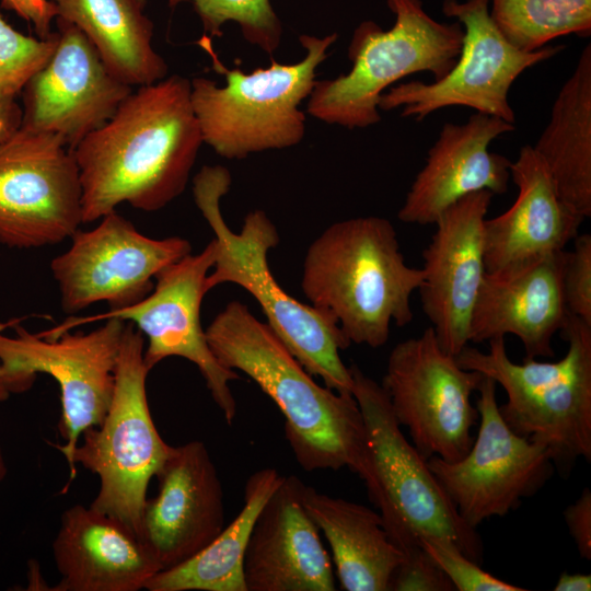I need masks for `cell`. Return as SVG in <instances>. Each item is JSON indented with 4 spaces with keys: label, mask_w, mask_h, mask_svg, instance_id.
Returning a JSON list of instances; mask_svg holds the SVG:
<instances>
[{
    "label": "cell",
    "mask_w": 591,
    "mask_h": 591,
    "mask_svg": "<svg viewBox=\"0 0 591 591\" xmlns=\"http://www.w3.org/2000/svg\"><path fill=\"white\" fill-rule=\"evenodd\" d=\"M569 534L581 558L591 559V490L584 488L579 498L564 511Z\"/></svg>",
    "instance_id": "cell-35"
},
{
    "label": "cell",
    "mask_w": 591,
    "mask_h": 591,
    "mask_svg": "<svg viewBox=\"0 0 591 591\" xmlns=\"http://www.w3.org/2000/svg\"><path fill=\"white\" fill-rule=\"evenodd\" d=\"M512 206L484 222L486 273L507 276L565 250L584 220L560 199L543 159L526 144L510 166Z\"/></svg>",
    "instance_id": "cell-22"
},
{
    "label": "cell",
    "mask_w": 591,
    "mask_h": 591,
    "mask_svg": "<svg viewBox=\"0 0 591 591\" xmlns=\"http://www.w3.org/2000/svg\"><path fill=\"white\" fill-rule=\"evenodd\" d=\"M560 199L575 213L591 216V46L560 88L551 117L533 146Z\"/></svg>",
    "instance_id": "cell-26"
},
{
    "label": "cell",
    "mask_w": 591,
    "mask_h": 591,
    "mask_svg": "<svg viewBox=\"0 0 591 591\" xmlns=\"http://www.w3.org/2000/svg\"><path fill=\"white\" fill-rule=\"evenodd\" d=\"M16 97H0V143L22 125V107Z\"/></svg>",
    "instance_id": "cell-37"
},
{
    "label": "cell",
    "mask_w": 591,
    "mask_h": 591,
    "mask_svg": "<svg viewBox=\"0 0 591 591\" xmlns=\"http://www.w3.org/2000/svg\"><path fill=\"white\" fill-rule=\"evenodd\" d=\"M514 129L513 124L477 112L466 123H445L406 195L398 219L434 224L448 207L470 194H505L511 179V161L488 147Z\"/></svg>",
    "instance_id": "cell-20"
},
{
    "label": "cell",
    "mask_w": 591,
    "mask_h": 591,
    "mask_svg": "<svg viewBox=\"0 0 591 591\" xmlns=\"http://www.w3.org/2000/svg\"><path fill=\"white\" fill-rule=\"evenodd\" d=\"M1 8L14 12L31 24L38 38H47L51 33V22L57 18V9L49 0H1Z\"/></svg>",
    "instance_id": "cell-36"
},
{
    "label": "cell",
    "mask_w": 591,
    "mask_h": 591,
    "mask_svg": "<svg viewBox=\"0 0 591 591\" xmlns=\"http://www.w3.org/2000/svg\"><path fill=\"white\" fill-rule=\"evenodd\" d=\"M304 483L283 476L254 523L243 572L247 591H334L320 530L302 501Z\"/></svg>",
    "instance_id": "cell-21"
},
{
    "label": "cell",
    "mask_w": 591,
    "mask_h": 591,
    "mask_svg": "<svg viewBox=\"0 0 591 591\" xmlns=\"http://www.w3.org/2000/svg\"><path fill=\"white\" fill-rule=\"evenodd\" d=\"M138 3H140L142 7H146L147 0H136Z\"/></svg>",
    "instance_id": "cell-41"
},
{
    "label": "cell",
    "mask_w": 591,
    "mask_h": 591,
    "mask_svg": "<svg viewBox=\"0 0 591 591\" xmlns=\"http://www.w3.org/2000/svg\"><path fill=\"white\" fill-rule=\"evenodd\" d=\"M143 355V335L126 322L108 410L100 425L82 432L83 441L72 454L74 466L79 463L100 478L90 507L120 521L138 536L148 485L172 447L151 417L146 389L150 370Z\"/></svg>",
    "instance_id": "cell-9"
},
{
    "label": "cell",
    "mask_w": 591,
    "mask_h": 591,
    "mask_svg": "<svg viewBox=\"0 0 591 591\" xmlns=\"http://www.w3.org/2000/svg\"><path fill=\"white\" fill-rule=\"evenodd\" d=\"M489 15L506 40L522 51L591 32V0H489Z\"/></svg>",
    "instance_id": "cell-29"
},
{
    "label": "cell",
    "mask_w": 591,
    "mask_h": 591,
    "mask_svg": "<svg viewBox=\"0 0 591 591\" xmlns=\"http://www.w3.org/2000/svg\"><path fill=\"white\" fill-rule=\"evenodd\" d=\"M5 474H7V466H5V462H4V459L0 449V480L4 478Z\"/></svg>",
    "instance_id": "cell-40"
},
{
    "label": "cell",
    "mask_w": 591,
    "mask_h": 591,
    "mask_svg": "<svg viewBox=\"0 0 591 591\" xmlns=\"http://www.w3.org/2000/svg\"><path fill=\"white\" fill-rule=\"evenodd\" d=\"M104 321L89 333L66 331L51 338L19 325L14 337L0 334V362L7 371L32 381L38 373H46L60 387L58 431L66 442L55 447L68 462L70 480L76 476L72 454L79 438L85 429L102 422L114 393L126 322L115 317Z\"/></svg>",
    "instance_id": "cell-14"
},
{
    "label": "cell",
    "mask_w": 591,
    "mask_h": 591,
    "mask_svg": "<svg viewBox=\"0 0 591 591\" xmlns=\"http://www.w3.org/2000/svg\"><path fill=\"white\" fill-rule=\"evenodd\" d=\"M100 220L91 230H78L50 263L67 313L99 302L109 310L132 305L152 291L164 268L192 253L188 240L149 237L116 210Z\"/></svg>",
    "instance_id": "cell-16"
},
{
    "label": "cell",
    "mask_w": 591,
    "mask_h": 591,
    "mask_svg": "<svg viewBox=\"0 0 591 591\" xmlns=\"http://www.w3.org/2000/svg\"><path fill=\"white\" fill-rule=\"evenodd\" d=\"M567 253L564 270V297L570 314L591 324V235H577Z\"/></svg>",
    "instance_id": "cell-33"
},
{
    "label": "cell",
    "mask_w": 591,
    "mask_h": 591,
    "mask_svg": "<svg viewBox=\"0 0 591 591\" xmlns=\"http://www.w3.org/2000/svg\"><path fill=\"white\" fill-rule=\"evenodd\" d=\"M305 510L327 540L340 588L346 591H389L404 559L380 513L304 484Z\"/></svg>",
    "instance_id": "cell-25"
},
{
    "label": "cell",
    "mask_w": 591,
    "mask_h": 591,
    "mask_svg": "<svg viewBox=\"0 0 591 591\" xmlns=\"http://www.w3.org/2000/svg\"><path fill=\"white\" fill-rule=\"evenodd\" d=\"M555 591H589L591 590V575L560 573L555 587Z\"/></svg>",
    "instance_id": "cell-39"
},
{
    "label": "cell",
    "mask_w": 591,
    "mask_h": 591,
    "mask_svg": "<svg viewBox=\"0 0 591 591\" xmlns=\"http://www.w3.org/2000/svg\"><path fill=\"white\" fill-rule=\"evenodd\" d=\"M560 332L568 348L558 361L515 363L505 337L488 340L487 352L467 345L455 359L499 384L508 427L546 447L555 467L569 473L577 460L591 461V324L569 313Z\"/></svg>",
    "instance_id": "cell-5"
},
{
    "label": "cell",
    "mask_w": 591,
    "mask_h": 591,
    "mask_svg": "<svg viewBox=\"0 0 591 591\" xmlns=\"http://www.w3.org/2000/svg\"><path fill=\"white\" fill-rule=\"evenodd\" d=\"M395 16L383 30L373 21L361 22L348 46L349 72L316 80L308 113L326 124L348 129L367 128L381 120L379 102L387 88L417 72L434 80L447 76L462 48L464 31L456 21L434 20L421 0H386Z\"/></svg>",
    "instance_id": "cell-8"
},
{
    "label": "cell",
    "mask_w": 591,
    "mask_h": 591,
    "mask_svg": "<svg viewBox=\"0 0 591 591\" xmlns=\"http://www.w3.org/2000/svg\"><path fill=\"white\" fill-rule=\"evenodd\" d=\"M49 1L58 18L85 35L119 81L138 88L167 77L169 66L152 45L153 22L136 0Z\"/></svg>",
    "instance_id": "cell-27"
},
{
    "label": "cell",
    "mask_w": 591,
    "mask_h": 591,
    "mask_svg": "<svg viewBox=\"0 0 591 591\" xmlns=\"http://www.w3.org/2000/svg\"><path fill=\"white\" fill-rule=\"evenodd\" d=\"M190 2L205 36L219 37L228 22L239 25L250 44L273 55L280 46L282 24L270 0H169V7Z\"/></svg>",
    "instance_id": "cell-30"
},
{
    "label": "cell",
    "mask_w": 591,
    "mask_h": 591,
    "mask_svg": "<svg viewBox=\"0 0 591 591\" xmlns=\"http://www.w3.org/2000/svg\"><path fill=\"white\" fill-rule=\"evenodd\" d=\"M231 182L222 165H204L193 179L195 204L215 234L216 258L206 278L208 291L222 283L246 290L266 316V324L312 376L338 393L351 394V372L339 354L350 341L333 317L287 293L273 276L267 255L279 244V234L265 211L250 212L240 232L229 228L220 201Z\"/></svg>",
    "instance_id": "cell-4"
},
{
    "label": "cell",
    "mask_w": 591,
    "mask_h": 591,
    "mask_svg": "<svg viewBox=\"0 0 591 591\" xmlns=\"http://www.w3.org/2000/svg\"><path fill=\"white\" fill-rule=\"evenodd\" d=\"M58 43L22 90V126L61 138L71 150L104 125L134 90L115 78L72 23L56 18Z\"/></svg>",
    "instance_id": "cell-17"
},
{
    "label": "cell",
    "mask_w": 591,
    "mask_h": 591,
    "mask_svg": "<svg viewBox=\"0 0 591 591\" xmlns=\"http://www.w3.org/2000/svg\"><path fill=\"white\" fill-rule=\"evenodd\" d=\"M442 12L464 31L455 65L431 83L415 80L392 85L381 95L379 109L403 107L401 116L421 121L444 107L466 106L514 125L515 114L508 99L511 85L524 70L553 58L564 46L517 49L494 24L489 0H444Z\"/></svg>",
    "instance_id": "cell-10"
},
{
    "label": "cell",
    "mask_w": 591,
    "mask_h": 591,
    "mask_svg": "<svg viewBox=\"0 0 591 591\" xmlns=\"http://www.w3.org/2000/svg\"><path fill=\"white\" fill-rule=\"evenodd\" d=\"M210 38L199 42L209 53L213 69L225 78V85L197 77L190 81V100L202 141L225 159H244L267 150L297 146L305 135V114L301 103L309 99L316 69L337 40L303 34V58L291 65L271 60L266 68L244 72L229 69L213 51Z\"/></svg>",
    "instance_id": "cell-6"
},
{
    "label": "cell",
    "mask_w": 591,
    "mask_h": 591,
    "mask_svg": "<svg viewBox=\"0 0 591 591\" xmlns=\"http://www.w3.org/2000/svg\"><path fill=\"white\" fill-rule=\"evenodd\" d=\"M217 360L250 376L285 417V436L308 471L349 468L359 477L367 436L352 394L317 384L266 324L234 300L205 329Z\"/></svg>",
    "instance_id": "cell-2"
},
{
    "label": "cell",
    "mask_w": 591,
    "mask_h": 591,
    "mask_svg": "<svg viewBox=\"0 0 591 591\" xmlns=\"http://www.w3.org/2000/svg\"><path fill=\"white\" fill-rule=\"evenodd\" d=\"M53 554L58 591H138L161 570L135 532L81 505L62 513Z\"/></svg>",
    "instance_id": "cell-24"
},
{
    "label": "cell",
    "mask_w": 591,
    "mask_h": 591,
    "mask_svg": "<svg viewBox=\"0 0 591 591\" xmlns=\"http://www.w3.org/2000/svg\"><path fill=\"white\" fill-rule=\"evenodd\" d=\"M283 476L271 467L246 480L243 506L220 534L187 561L157 572L146 584L149 591H247L243 564L256 518Z\"/></svg>",
    "instance_id": "cell-28"
},
{
    "label": "cell",
    "mask_w": 591,
    "mask_h": 591,
    "mask_svg": "<svg viewBox=\"0 0 591 591\" xmlns=\"http://www.w3.org/2000/svg\"><path fill=\"white\" fill-rule=\"evenodd\" d=\"M216 258L212 240L198 254L192 253L164 268L152 291L139 302L94 317L74 318L49 331L57 336L77 324L106 318L130 322L148 339L144 363L152 370L170 357H181L199 370L212 399L231 425L236 416V402L229 386L240 379L215 357L200 321L201 302L208 292L206 278Z\"/></svg>",
    "instance_id": "cell-15"
},
{
    "label": "cell",
    "mask_w": 591,
    "mask_h": 591,
    "mask_svg": "<svg viewBox=\"0 0 591 591\" xmlns=\"http://www.w3.org/2000/svg\"><path fill=\"white\" fill-rule=\"evenodd\" d=\"M567 253L563 250L507 276L486 273L472 311L468 341L511 334L522 343L524 359L554 357V336L569 314L563 285Z\"/></svg>",
    "instance_id": "cell-23"
},
{
    "label": "cell",
    "mask_w": 591,
    "mask_h": 591,
    "mask_svg": "<svg viewBox=\"0 0 591 591\" xmlns=\"http://www.w3.org/2000/svg\"><path fill=\"white\" fill-rule=\"evenodd\" d=\"M419 545L441 568L457 591H524L480 568L459 547L438 537H420Z\"/></svg>",
    "instance_id": "cell-32"
},
{
    "label": "cell",
    "mask_w": 591,
    "mask_h": 591,
    "mask_svg": "<svg viewBox=\"0 0 591 591\" xmlns=\"http://www.w3.org/2000/svg\"><path fill=\"white\" fill-rule=\"evenodd\" d=\"M190 90L179 74L138 86L74 147L83 223L125 202L157 211L184 192L204 143Z\"/></svg>",
    "instance_id": "cell-1"
},
{
    "label": "cell",
    "mask_w": 591,
    "mask_h": 591,
    "mask_svg": "<svg viewBox=\"0 0 591 591\" xmlns=\"http://www.w3.org/2000/svg\"><path fill=\"white\" fill-rule=\"evenodd\" d=\"M390 590L394 591H454V586L419 546L404 555L393 573Z\"/></svg>",
    "instance_id": "cell-34"
},
{
    "label": "cell",
    "mask_w": 591,
    "mask_h": 591,
    "mask_svg": "<svg viewBox=\"0 0 591 591\" xmlns=\"http://www.w3.org/2000/svg\"><path fill=\"white\" fill-rule=\"evenodd\" d=\"M424 277L422 268L406 264L387 219L356 217L331 224L310 244L301 289L350 344L379 348L392 323L413 321L412 297Z\"/></svg>",
    "instance_id": "cell-3"
},
{
    "label": "cell",
    "mask_w": 591,
    "mask_h": 591,
    "mask_svg": "<svg viewBox=\"0 0 591 591\" xmlns=\"http://www.w3.org/2000/svg\"><path fill=\"white\" fill-rule=\"evenodd\" d=\"M349 369L351 394L361 410L367 436L360 478L392 542L405 555L420 546V537L442 538L480 565V536L460 515L427 460L404 436L383 386L358 366Z\"/></svg>",
    "instance_id": "cell-7"
},
{
    "label": "cell",
    "mask_w": 591,
    "mask_h": 591,
    "mask_svg": "<svg viewBox=\"0 0 591 591\" xmlns=\"http://www.w3.org/2000/svg\"><path fill=\"white\" fill-rule=\"evenodd\" d=\"M33 383L34 381L32 380L10 373L0 362V403L7 401L13 393H23L27 391Z\"/></svg>",
    "instance_id": "cell-38"
},
{
    "label": "cell",
    "mask_w": 591,
    "mask_h": 591,
    "mask_svg": "<svg viewBox=\"0 0 591 591\" xmlns=\"http://www.w3.org/2000/svg\"><path fill=\"white\" fill-rule=\"evenodd\" d=\"M155 477L158 493L144 502L139 537L165 570L193 558L223 530V489L198 440L171 447Z\"/></svg>",
    "instance_id": "cell-19"
},
{
    "label": "cell",
    "mask_w": 591,
    "mask_h": 591,
    "mask_svg": "<svg viewBox=\"0 0 591 591\" xmlns=\"http://www.w3.org/2000/svg\"><path fill=\"white\" fill-rule=\"evenodd\" d=\"M73 152L53 134L21 125L0 143V243L35 248L70 239L82 224Z\"/></svg>",
    "instance_id": "cell-12"
},
{
    "label": "cell",
    "mask_w": 591,
    "mask_h": 591,
    "mask_svg": "<svg viewBox=\"0 0 591 591\" xmlns=\"http://www.w3.org/2000/svg\"><path fill=\"white\" fill-rule=\"evenodd\" d=\"M497 383L488 376L477 387L478 431L468 452L455 462L437 456L427 464L460 515L472 528L505 517L534 496L553 476L548 449L511 430L501 417Z\"/></svg>",
    "instance_id": "cell-13"
},
{
    "label": "cell",
    "mask_w": 591,
    "mask_h": 591,
    "mask_svg": "<svg viewBox=\"0 0 591 591\" xmlns=\"http://www.w3.org/2000/svg\"><path fill=\"white\" fill-rule=\"evenodd\" d=\"M483 379L442 350L431 326L391 350L381 385L413 445L428 460L462 459L471 449L478 421L472 395Z\"/></svg>",
    "instance_id": "cell-11"
},
{
    "label": "cell",
    "mask_w": 591,
    "mask_h": 591,
    "mask_svg": "<svg viewBox=\"0 0 591 591\" xmlns=\"http://www.w3.org/2000/svg\"><path fill=\"white\" fill-rule=\"evenodd\" d=\"M494 194L479 190L448 207L422 251L421 306L445 352L468 344L472 311L486 274L484 222Z\"/></svg>",
    "instance_id": "cell-18"
},
{
    "label": "cell",
    "mask_w": 591,
    "mask_h": 591,
    "mask_svg": "<svg viewBox=\"0 0 591 591\" xmlns=\"http://www.w3.org/2000/svg\"><path fill=\"white\" fill-rule=\"evenodd\" d=\"M57 43V31L47 38L24 35L0 14V97H16L50 59Z\"/></svg>",
    "instance_id": "cell-31"
}]
</instances>
